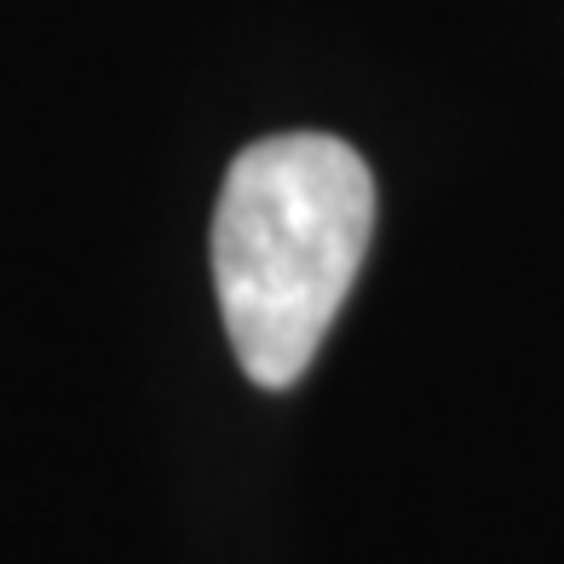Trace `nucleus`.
<instances>
[{"mask_svg": "<svg viewBox=\"0 0 564 564\" xmlns=\"http://www.w3.org/2000/svg\"><path fill=\"white\" fill-rule=\"evenodd\" d=\"M375 237V173L346 139L248 144L214 208V289L253 387H294L323 351Z\"/></svg>", "mask_w": 564, "mask_h": 564, "instance_id": "1", "label": "nucleus"}]
</instances>
